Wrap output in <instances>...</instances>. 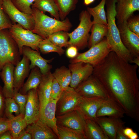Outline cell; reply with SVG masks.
Segmentation results:
<instances>
[{
	"mask_svg": "<svg viewBox=\"0 0 139 139\" xmlns=\"http://www.w3.org/2000/svg\"><path fill=\"white\" fill-rule=\"evenodd\" d=\"M117 2V0H106V16L108 31L106 37L111 46L112 51L124 60L132 63L134 58L123 45L116 23Z\"/></svg>",
	"mask_w": 139,
	"mask_h": 139,
	"instance_id": "2",
	"label": "cell"
},
{
	"mask_svg": "<svg viewBox=\"0 0 139 139\" xmlns=\"http://www.w3.org/2000/svg\"><path fill=\"white\" fill-rule=\"evenodd\" d=\"M9 31L17 44L21 55H23V47L27 46L39 52L38 46L43 39L32 31L24 29L19 24H12Z\"/></svg>",
	"mask_w": 139,
	"mask_h": 139,
	"instance_id": "7",
	"label": "cell"
},
{
	"mask_svg": "<svg viewBox=\"0 0 139 139\" xmlns=\"http://www.w3.org/2000/svg\"><path fill=\"white\" fill-rule=\"evenodd\" d=\"M14 113L15 114V116L20 114L19 105L13 98H6L3 117L9 119H12L15 116L13 115Z\"/></svg>",
	"mask_w": 139,
	"mask_h": 139,
	"instance_id": "35",
	"label": "cell"
},
{
	"mask_svg": "<svg viewBox=\"0 0 139 139\" xmlns=\"http://www.w3.org/2000/svg\"><path fill=\"white\" fill-rule=\"evenodd\" d=\"M63 91L58 83L54 78L52 83L50 98L54 100L58 99Z\"/></svg>",
	"mask_w": 139,
	"mask_h": 139,
	"instance_id": "41",
	"label": "cell"
},
{
	"mask_svg": "<svg viewBox=\"0 0 139 139\" xmlns=\"http://www.w3.org/2000/svg\"><path fill=\"white\" fill-rule=\"evenodd\" d=\"M106 99L98 97H81L77 109L84 119L95 121L98 110Z\"/></svg>",
	"mask_w": 139,
	"mask_h": 139,
	"instance_id": "12",
	"label": "cell"
},
{
	"mask_svg": "<svg viewBox=\"0 0 139 139\" xmlns=\"http://www.w3.org/2000/svg\"><path fill=\"white\" fill-rule=\"evenodd\" d=\"M127 26L132 32L139 36V16L132 15L126 21Z\"/></svg>",
	"mask_w": 139,
	"mask_h": 139,
	"instance_id": "40",
	"label": "cell"
},
{
	"mask_svg": "<svg viewBox=\"0 0 139 139\" xmlns=\"http://www.w3.org/2000/svg\"><path fill=\"white\" fill-rule=\"evenodd\" d=\"M38 47L39 50L43 54L55 52L62 55L65 52V50L62 48L56 46L48 38L41 40L39 44Z\"/></svg>",
	"mask_w": 139,
	"mask_h": 139,
	"instance_id": "34",
	"label": "cell"
},
{
	"mask_svg": "<svg viewBox=\"0 0 139 139\" xmlns=\"http://www.w3.org/2000/svg\"><path fill=\"white\" fill-rule=\"evenodd\" d=\"M26 130L31 135L32 139H58L52 129L41 120L28 125Z\"/></svg>",
	"mask_w": 139,
	"mask_h": 139,
	"instance_id": "18",
	"label": "cell"
},
{
	"mask_svg": "<svg viewBox=\"0 0 139 139\" xmlns=\"http://www.w3.org/2000/svg\"><path fill=\"white\" fill-rule=\"evenodd\" d=\"M58 100L50 98L44 107L40 111L39 119L50 127L58 137L56 116V104Z\"/></svg>",
	"mask_w": 139,
	"mask_h": 139,
	"instance_id": "20",
	"label": "cell"
},
{
	"mask_svg": "<svg viewBox=\"0 0 139 139\" xmlns=\"http://www.w3.org/2000/svg\"><path fill=\"white\" fill-rule=\"evenodd\" d=\"M112 50L106 37L92 46L86 51L78 53L75 58L71 59L70 63L82 62L94 67L102 61Z\"/></svg>",
	"mask_w": 139,
	"mask_h": 139,
	"instance_id": "6",
	"label": "cell"
},
{
	"mask_svg": "<svg viewBox=\"0 0 139 139\" xmlns=\"http://www.w3.org/2000/svg\"><path fill=\"white\" fill-rule=\"evenodd\" d=\"M52 74L63 90L70 86L71 74L68 68L62 66L56 69Z\"/></svg>",
	"mask_w": 139,
	"mask_h": 139,
	"instance_id": "30",
	"label": "cell"
},
{
	"mask_svg": "<svg viewBox=\"0 0 139 139\" xmlns=\"http://www.w3.org/2000/svg\"><path fill=\"white\" fill-rule=\"evenodd\" d=\"M10 119V125L9 131L13 139H17L20 133L25 129L28 125L24 118V114L20 113Z\"/></svg>",
	"mask_w": 139,
	"mask_h": 139,
	"instance_id": "31",
	"label": "cell"
},
{
	"mask_svg": "<svg viewBox=\"0 0 139 139\" xmlns=\"http://www.w3.org/2000/svg\"><path fill=\"white\" fill-rule=\"evenodd\" d=\"M35 0H11L19 10L25 14L32 15L31 6Z\"/></svg>",
	"mask_w": 139,
	"mask_h": 139,
	"instance_id": "37",
	"label": "cell"
},
{
	"mask_svg": "<svg viewBox=\"0 0 139 139\" xmlns=\"http://www.w3.org/2000/svg\"><path fill=\"white\" fill-rule=\"evenodd\" d=\"M2 7L5 13L14 24L17 23L25 29L33 30L34 21L32 15L20 11L14 6L11 0H3Z\"/></svg>",
	"mask_w": 139,
	"mask_h": 139,
	"instance_id": "9",
	"label": "cell"
},
{
	"mask_svg": "<svg viewBox=\"0 0 139 139\" xmlns=\"http://www.w3.org/2000/svg\"><path fill=\"white\" fill-rule=\"evenodd\" d=\"M91 34L89 37L88 46L89 48L101 41L108 33V27L104 24L95 23L91 29Z\"/></svg>",
	"mask_w": 139,
	"mask_h": 139,
	"instance_id": "28",
	"label": "cell"
},
{
	"mask_svg": "<svg viewBox=\"0 0 139 139\" xmlns=\"http://www.w3.org/2000/svg\"><path fill=\"white\" fill-rule=\"evenodd\" d=\"M10 125V119L4 117H0V133L9 131Z\"/></svg>",
	"mask_w": 139,
	"mask_h": 139,
	"instance_id": "42",
	"label": "cell"
},
{
	"mask_svg": "<svg viewBox=\"0 0 139 139\" xmlns=\"http://www.w3.org/2000/svg\"><path fill=\"white\" fill-rule=\"evenodd\" d=\"M32 137L31 134L27 132L25 129L20 134L17 139H31Z\"/></svg>",
	"mask_w": 139,
	"mask_h": 139,
	"instance_id": "45",
	"label": "cell"
},
{
	"mask_svg": "<svg viewBox=\"0 0 139 139\" xmlns=\"http://www.w3.org/2000/svg\"><path fill=\"white\" fill-rule=\"evenodd\" d=\"M116 10L117 25L126 22L134 12L139 11V0H118Z\"/></svg>",
	"mask_w": 139,
	"mask_h": 139,
	"instance_id": "16",
	"label": "cell"
},
{
	"mask_svg": "<svg viewBox=\"0 0 139 139\" xmlns=\"http://www.w3.org/2000/svg\"><path fill=\"white\" fill-rule=\"evenodd\" d=\"M15 66L7 63L0 71V76L4 83L3 91L5 98H13L14 94L13 71Z\"/></svg>",
	"mask_w": 139,
	"mask_h": 139,
	"instance_id": "24",
	"label": "cell"
},
{
	"mask_svg": "<svg viewBox=\"0 0 139 139\" xmlns=\"http://www.w3.org/2000/svg\"><path fill=\"white\" fill-rule=\"evenodd\" d=\"M0 139H13L9 131H7L0 133Z\"/></svg>",
	"mask_w": 139,
	"mask_h": 139,
	"instance_id": "47",
	"label": "cell"
},
{
	"mask_svg": "<svg viewBox=\"0 0 139 139\" xmlns=\"http://www.w3.org/2000/svg\"><path fill=\"white\" fill-rule=\"evenodd\" d=\"M23 55L26 56L31 62L30 68L31 70L36 66L37 67L42 74H45L50 71L52 68L49 63L53 59L48 60L44 58L39 51L31 48L24 46L22 48Z\"/></svg>",
	"mask_w": 139,
	"mask_h": 139,
	"instance_id": "17",
	"label": "cell"
},
{
	"mask_svg": "<svg viewBox=\"0 0 139 139\" xmlns=\"http://www.w3.org/2000/svg\"><path fill=\"white\" fill-rule=\"evenodd\" d=\"M54 77L50 71L42 74L41 81L37 89L41 110L50 99L52 83Z\"/></svg>",
	"mask_w": 139,
	"mask_h": 139,
	"instance_id": "22",
	"label": "cell"
},
{
	"mask_svg": "<svg viewBox=\"0 0 139 139\" xmlns=\"http://www.w3.org/2000/svg\"><path fill=\"white\" fill-rule=\"evenodd\" d=\"M57 127L58 139H86L81 132L58 125Z\"/></svg>",
	"mask_w": 139,
	"mask_h": 139,
	"instance_id": "33",
	"label": "cell"
},
{
	"mask_svg": "<svg viewBox=\"0 0 139 139\" xmlns=\"http://www.w3.org/2000/svg\"><path fill=\"white\" fill-rule=\"evenodd\" d=\"M68 68L71 74L70 86L74 89L92 74L93 67L90 64L82 62L70 63Z\"/></svg>",
	"mask_w": 139,
	"mask_h": 139,
	"instance_id": "13",
	"label": "cell"
},
{
	"mask_svg": "<svg viewBox=\"0 0 139 139\" xmlns=\"http://www.w3.org/2000/svg\"><path fill=\"white\" fill-rule=\"evenodd\" d=\"M75 89L82 97H98L106 99H111L102 84L92 74Z\"/></svg>",
	"mask_w": 139,
	"mask_h": 139,
	"instance_id": "10",
	"label": "cell"
},
{
	"mask_svg": "<svg viewBox=\"0 0 139 139\" xmlns=\"http://www.w3.org/2000/svg\"><path fill=\"white\" fill-rule=\"evenodd\" d=\"M27 94L28 99L25 108L24 118L28 125L39 119L40 106L37 89L30 90Z\"/></svg>",
	"mask_w": 139,
	"mask_h": 139,
	"instance_id": "14",
	"label": "cell"
},
{
	"mask_svg": "<svg viewBox=\"0 0 139 139\" xmlns=\"http://www.w3.org/2000/svg\"><path fill=\"white\" fill-rule=\"evenodd\" d=\"M121 41L134 58L139 57V36L128 28L126 22L117 25Z\"/></svg>",
	"mask_w": 139,
	"mask_h": 139,
	"instance_id": "11",
	"label": "cell"
},
{
	"mask_svg": "<svg viewBox=\"0 0 139 139\" xmlns=\"http://www.w3.org/2000/svg\"><path fill=\"white\" fill-rule=\"evenodd\" d=\"M106 0H101L99 3L93 7H88L87 11L93 17V24L97 23L108 26L105 6Z\"/></svg>",
	"mask_w": 139,
	"mask_h": 139,
	"instance_id": "29",
	"label": "cell"
},
{
	"mask_svg": "<svg viewBox=\"0 0 139 139\" xmlns=\"http://www.w3.org/2000/svg\"><path fill=\"white\" fill-rule=\"evenodd\" d=\"M139 66L127 62L113 51L93 67L92 75L125 114L139 121Z\"/></svg>",
	"mask_w": 139,
	"mask_h": 139,
	"instance_id": "1",
	"label": "cell"
},
{
	"mask_svg": "<svg viewBox=\"0 0 139 139\" xmlns=\"http://www.w3.org/2000/svg\"><path fill=\"white\" fill-rule=\"evenodd\" d=\"M138 138L137 133L136 132H134L128 137L129 139H137Z\"/></svg>",
	"mask_w": 139,
	"mask_h": 139,
	"instance_id": "49",
	"label": "cell"
},
{
	"mask_svg": "<svg viewBox=\"0 0 139 139\" xmlns=\"http://www.w3.org/2000/svg\"><path fill=\"white\" fill-rule=\"evenodd\" d=\"M3 0H0V31L9 29L12 24L3 9Z\"/></svg>",
	"mask_w": 139,
	"mask_h": 139,
	"instance_id": "39",
	"label": "cell"
},
{
	"mask_svg": "<svg viewBox=\"0 0 139 139\" xmlns=\"http://www.w3.org/2000/svg\"><path fill=\"white\" fill-rule=\"evenodd\" d=\"M95 0H84V4L88 6L93 2Z\"/></svg>",
	"mask_w": 139,
	"mask_h": 139,
	"instance_id": "50",
	"label": "cell"
},
{
	"mask_svg": "<svg viewBox=\"0 0 139 139\" xmlns=\"http://www.w3.org/2000/svg\"><path fill=\"white\" fill-rule=\"evenodd\" d=\"M13 98L19 105L20 113L24 114L25 106L28 99L27 94H22L19 92L14 90Z\"/></svg>",
	"mask_w": 139,
	"mask_h": 139,
	"instance_id": "38",
	"label": "cell"
},
{
	"mask_svg": "<svg viewBox=\"0 0 139 139\" xmlns=\"http://www.w3.org/2000/svg\"><path fill=\"white\" fill-rule=\"evenodd\" d=\"M69 38L67 32L60 31L53 33L50 35L48 39L56 46L62 48L69 46Z\"/></svg>",
	"mask_w": 139,
	"mask_h": 139,
	"instance_id": "36",
	"label": "cell"
},
{
	"mask_svg": "<svg viewBox=\"0 0 139 139\" xmlns=\"http://www.w3.org/2000/svg\"><path fill=\"white\" fill-rule=\"evenodd\" d=\"M109 138L116 139L118 129L124 126L125 122L120 118L105 117H97L95 121Z\"/></svg>",
	"mask_w": 139,
	"mask_h": 139,
	"instance_id": "21",
	"label": "cell"
},
{
	"mask_svg": "<svg viewBox=\"0 0 139 139\" xmlns=\"http://www.w3.org/2000/svg\"><path fill=\"white\" fill-rule=\"evenodd\" d=\"M91 16L87 10H83L80 13L79 25L72 32L68 33L70 38L69 46H74L78 49L82 50L88 46L89 33L93 24Z\"/></svg>",
	"mask_w": 139,
	"mask_h": 139,
	"instance_id": "5",
	"label": "cell"
},
{
	"mask_svg": "<svg viewBox=\"0 0 139 139\" xmlns=\"http://www.w3.org/2000/svg\"><path fill=\"white\" fill-rule=\"evenodd\" d=\"M133 132L132 129L129 127H126L123 129V132L124 134L128 138Z\"/></svg>",
	"mask_w": 139,
	"mask_h": 139,
	"instance_id": "48",
	"label": "cell"
},
{
	"mask_svg": "<svg viewBox=\"0 0 139 139\" xmlns=\"http://www.w3.org/2000/svg\"><path fill=\"white\" fill-rule=\"evenodd\" d=\"M21 60L15 66L13 71L14 90L19 92L28 77L30 70V61L24 55Z\"/></svg>",
	"mask_w": 139,
	"mask_h": 139,
	"instance_id": "19",
	"label": "cell"
},
{
	"mask_svg": "<svg viewBox=\"0 0 139 139\" xmlns=\"http://www.w3.org/2000/svg\"><path fill=\"white\" fill-rule=\"evenodd\" d=\"M34 21L32 32L43 39L48 38L53 33L59 31H68L72 27L68 19L60 21L51 18L35 8H32Z\"/></svg>",
	"mask_w": 139,
	"mask_h": 139,
	"instance_id": "3",
	"label": "cell"
},
{
	"mask_svg": "<svg viewBox=\"0 0 139 139\" xmlns=\"http://www.w3.org/2000/svg\"><path fill=\"white\" fill-rule=\"evenodd\" d=\"M45 13H49L55 19L60 20L58 10L54 0H35L31 6Z\"/></svg>",
	"mask_w": 139,
	"mask_h": 139,
	"instance_id": "27",
	"label": "cell"
},
{
	"mask_svg": "<svg viewBox=\"0 0 139 139\" xmlns=\"http://www.w3.org/2000/svg\"><path fill=\"white\" fill-rule=\"evenodd\" d=\"M125 112L120 107L111 99L106 100L97 111V117H108L121 118L124 117Z\"/></svg>",
	"mask_w": 139,
	"mask_h": 139,
	"instance_id": "23",
	"label": "cell"
},
{
	"mask_svg": "<svg viewBox=\"0 0 139 139\" xmlns=\"http://www.w3.org/2000/svg\"><path fill=\"white\" fill-rule=\"evenodd\" d=\"M84 132L86 139H109L99 125L94 121L85 119Z\"/></svg>",
	"mask_w": 139,
	"mask_h": 139,
	"instance_id": "26",
	"label": "cell"
},
{
	"mask_svg": "<svg viewBox=\"0 0 139 139\" xmlns=\"http://www.w3.org/2000/svg\"><path fill=\"white\" fill-rule=\"evenodd\" d=\"M81 97L70 86L64 90L56 103V117L76 109Z\"/></svg>",
	"mask_w": 139,
	"mask_h": 139,
	"instance_id": "8",
	"label": "cell"
},
{
	"mask_svg": "<svg viewBox=\"0 0 139 139\" xmlns=\"http://www.w3.org/2000/svg\"><path fill=\"white\" fill-rule=\"evenodd\" d=\"M56 117L57 125L76 130L84 134L85 119L77 109Z\"/></svg>",
	"mask_w": 139,
	"mask_h": 139,
	"instance_id": "15",
	"label": "cell"
},
{
	"mask_svg": "<svg viewBox=\"0 0 139 139\" xmlns=\"http://www.w3.org/2000/svg\"><path fill=\"white\" fill-rule=\"evenodd\" d=\"M68 47L66 51L67 56L71 59L75 58L78 53V49L76 47L73 46H70Z\"/></svg>",
	"mask_w": 139,
	"mask_h": 139,
	"instance_id": "44",
	"label": "cell"
},
{
	"mask_svg": "<svg viewBox=\"0 0 139 139\" xmlns=\"http://www.w3.org/2000/svg\"><path fill=\"white\" fill-rule=\"evenodd\" d=\"M7 29L0 31V71L6 64L15 66L21 59L18 46Z\"/></svg>",
	"mask_w": 139,
	"mask_h": 139,
	"instance_id": "4",
	"label": "cell"
},
{
	"mask_svg": "<svg viewBox=\"0 0 139 139\" xmlns=\"http://www.w3.org/2000/svg\"><path fill=\"white\" fill-rule=\"evenodd\" d=\"M117 1L118 0H117Z\"/></svg>",
	"mask_w": 139,
	"mask_h": 139,
	"instance_id": "52",
	"label": "cell"
},
{
	"mask_svg": "<svg viewBox=\"0 0 139 139\" xmlns=\"http://www.w3.org/2000/svg\"><path fill=\"white\" fill-rule=\"evenodd\" d=\"M124 126L121 127L118 130L116 134V139H129L123 133V129L124 128Z\"/></svg>",
	"mask_w": 139,
	"mask_h": 139,
	"instance_id": "46",
	"label": "cell"
},
{
	"mask_svg": "<svg viewBox=\"0 0 139 139\" xmlns=\"http://www.w3.org/2000/svg\"><path fill=\"white\" fill-rule=\"evenodd\" d=\"M78 0H54L61 20H64L69 13L75 9Z\"/></svg>",
	"mask_w": 139,
	"mask_h": 139,
	"instance_id": "32",
	"label": "cell"
},
{
	"mask_svg": "<svg viewBox=\"0 0 139 139\" xmlns=\"http://www.w3.org/2000/svg\"><path fill=\"white\" fill-rule=\"evenodd\" d=\"M31 70L27 81L19 91L21 94H27L30 90L37 89L41 81L42 74L39 68L36 66Z\"/></svg>",
	"mask_w": 139,
	"mask_h": 139,
	"instance_id": "25",
	"label": "cell"
},
{
	"mask_svg": "<svg viewBox=\"0 0 139 139\" xmlns=\"http://www.w3.org/2000/svg\"><path fill=\"white\" fill-rule=\"evenodd\" d=\"M3 91V87L0 85V117L4 116L5 99Z\"/></svg>",
	"mask_w": 139,
	"mask_h": 139,
	"instance_id": "43",
	"label": "cell"
},
{
	"mask_svg": "<svg viewBox=\"0 0 139 139\" xmlns=\"http://www.w3.org/2000/svg\"><path fill=\"white\" fill-rule=\"evenodd\" d=\"M132 63H134L139 66V57L135 58L133 59Z\"/></svg>",
	"mask_w": 139,
	"mask_h": 139,
	"instance_id": "51",
	"label": "cell"
}]
</instances>
